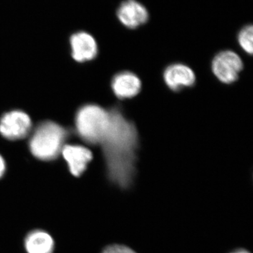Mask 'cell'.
Instances as JSON below:
<instances>
[{
  "label": "cell",
  "instance_id": "cell-1",
  "mask_svg": "<svg viewBox=\"0 0 253 253\" xmlns=\"http://www.w3.org/2000/svg\"><path fill=\"white\" fill-rule=\"evenodd\" d=\"M109 115V128L101 144L110 179L120 187L126 189L135 175L137 130L117 108L111 109Z\"/></svg>",
  "mask_w": 253,
  "mask_h": 253
},
{
  "label": "cell",
  "instance_id": "cell-2",
  "mask_svg": "<svg viewBox=\"0 0 253 253\" xmlns=\"http://www.w3.org/2000/svg\"><path fill=\"white\" fill-rule=\"evenodd\" d=\"M68 136L66 128L52 121H44L32 133L30 150L35 157L41 161H52L61 154Z\"/></svg>",
  "mask_w": 253,
  "mask_h": 253
},
{
  "label": "cell",
  "instance_id": "cell-3",
  "mask_svg": "<svg viewBox=\"0 0 253 253\" xmlns=\"http://www.w3.org/2000/svg\"><path fill=\"white\" fill-rule=\"evenodd\" d=\"M110 122L109 111L95 104L83 106L76 116L78 135L90 144H101L107 132Z\"/></svg>",
  "mask_w": 253,
  "mask_h": 253
},
{
  "label": "cell",
  "instance_id": "cell-4",
  "mask_svg": "<svg viewBox=\"0 0 253 253\" xmlns=\"http://www.w3.org/2000/svg\"><path fill=\"white\" fill-rule=\"evenodd\" d=\"M243 68L242 60L239 55L230 50L219 52L216 55L212 63L214 76L225 84H231L237 81Z\"/></svg>",
  "mask_w": 253,
  "mask_h": 253
},
{
  "label": "cell",
  "instance_id": "cell-5",
  "mask_svg": "<svg viewBox=\"0 0 253 253\" xmlns=\"http://www.w3.org/2000/svg\"><path fill=\"white\" fill-rule=\"evenodd\" d=\"M32 121L23 111H10L0 119V134L9 140L23 139L31 132Z\"/></svg>",
  "mask_w": 253,
  "mask_h": 253
},
{
  "label": "cell",
  "instance_id": "cell-6",
  "mask_svg": "<svg viewBox=\"0 0 253 253\" xmlns=\"http://www.w3.org/2000/svg\"><path fill=\"white\" fill-rule=\"evenodd\" d=\"M117 17L125 27L136 29L147 23L149 13L137 0H125L118 6Z\"/></svg>",
  "mask_w": 253,
  "mask_h": 253
},
{
  "label": "cell",
  "instance_id": "cell-7",
  "mask_svg": "<svg viewBox=\"0 0 253 253\" xmlns=\"http://www.w3.org/2000/svg\"><path fill=\"white\" fill-rule=\"evenodd\" d=\"M61 154L68 163L70 172L75 176L83 174L93 158L90 150L81 145L66 144Z\"/></svg>",
  "mask_w": 253,
  "mask_h": 253
},
{
  "label": "cell",
  "instance_id": "cell-8",
  "mask_svg": "<svg viewBox=\"0 0 253 253\" xmlns=\"http://www.w3.org/2000/svg\"><path fill=\"white\" fill-rule=\"evenodd\" d=\"M165 83L171 90L177 91L190 87L196 83V76L191 68L181 63L170 65L163 73Z\"/></svg>",
  "mask_w": 253,
  "mask_h": 253
},
{
  "label": "cell",
  "instance_id": "cell-9",
  "mask_svg": "<svg viewBox=\"0 0 253 253\" xmlns=\"http://www.w3.org/2000/svg\"><path fill=\"white\" fill-rule=\"evenodd\" d=\"M72 56L78 62L91 61L96 57L98 46L96 40L84 31L74 33L70 39Z\"/></svg>",
  "mask_w": 253,
  "mask_h": 253
},
{
  "label": "cell",
  "instance_id": "cell-10",
  "mask_svg": "<svg viewBox=\"0 0 253 253\" xmlns=\"http://www.w3.org/2000/svg\"><path fill=\"white\" fill-rule=\"evenodd\" d=\"M111 86L118 99H131L140 92L141 82L134 73L124 71L113 77Z\"/></svg>",
  "mask_w": 253,
  "mask_h": 253
},
{
  "label": "cell",
  "instance_id": "cell-11",
  "mask_svg": "<svg viewBox=\"0 0 253 253\" xmlns=\"http://www.w3.org/2000/svg\"><path fill=\"white\" fill-rule=\"evenodd\" d=\"M24 246L27 253H53L54 241L46 231L34 230L26 236Z\"/></svg>",
  "mask_w": 253,
  "mask_h": 253
},
{
  "label": "cell",
  "instance_id": "cell-12",
  "mask_svg": "<svg viewBox=\"0 0 253 253\" xmlns=\"http://www.w3.org/2000/svg\"><path fill=\"white\" fill-rule=\"evenodd\" d=\"M238 42L241 47L249 54L253 51V27L252 25L245 26L239 32Z\"/></svg>",
  "mask_w": 253,
  "mask_h": 253
},
{
  "label": "cell",
  "instance_id": "cell-13",
  "mask_svg": "<svg viewBox=\"0 0 253 253\" xmlns=\"http://www.w3.org/2000/svg\"><path fill=\"white\" fill-rule=\"evenodd\" d=\"M102 253H136L133 250L123 245H111L103 251Z\"/></svg>",
  "mask_w": 253,
  "mask_h": 253
},
{
  "label": "cell",
  "instance_id": "cell-14",
  "mask_svg": "<svg viewBox=\"0 0 253 253\" xmlns=\"http://www.w3.org/2000/svg\"><path fill=\"white\" fill-rule=\"evenodd\" d=\"M5 171H6V163H5L4 158L1 157L0 155V178L2 177V176L4 175Z\"/></svg>",
  "mask_w": 253,
  "mask_h": 253
},
{
  "label": "cell",
  "instance_id": "cell-15",
  "mask_svg": "<svg viewBox=\"0 0 253 253\" xmlns=\"http://www.w3.org/2000/svg\"><path fill=\"white\" fill-rule=\"evenodd\" d=\"M231 253H250L248 252L247 251H245V250H238V251H234V252Z\"/></svg>",
  "mask_w": 253,
  "mask_h": 253
}]
</instances>
